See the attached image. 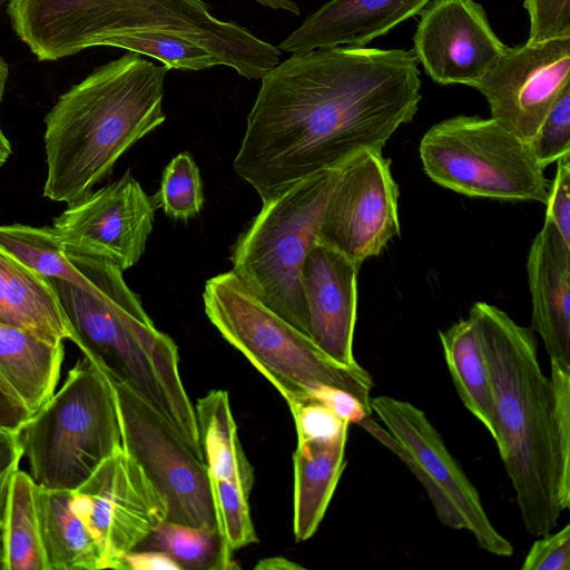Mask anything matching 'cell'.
I'll list each match as a JSON object with an SVG mask.
<instances>
[{
	"instance_id": "cell-13",
	"label": "cell",
	"mask_w": 570,
	"mask_h": 570,
	"mask_svg": "<svg viewBox=\"0 0 570 570\" xmlns=\"http://www.w3.org/2000/svg\"><path fill=\"white\" fill-rule=\"evenodd\" d=\"M72 504L102 546L109 569H126L124 557L167 519L161 495L124 449L72 491Z\"/></svg>"
},
{
	"instance_id": "cell-35",
	"label": "cell",
	"mask_w": 570,
	"mask_h": 570,
	"mask_svg": "<svg viewBox=\"0 0 570 570\" xmlns=\"http://www.w3.org/2000/svg\"><path fill=\"white\" fill-rule=\"evenodd\" d=\"M570 151L557 160L556 176L550 183L546 218L570 246Z\"/></svg>"
},
{
	"instance_id": "cell-18",
	"label": "cell",
	"mask_w": 570,
	"mask_h": 570,
	"mask_svg": "<svg viewBox=\"0 0 570 570\" xmlns=\"http://www.w3.org/2000/svg\"><path fill=\"white\" fill-rule=\"evenodd\" d=\"M531 294V330L544 343L550 360L570 364V246L544 219L527 258Z\"/></svg>"
},
{
	"instance_id": "cell-23",
	"label": "cell",
	"mask_w": 570,
	"mask_h": 570,
	"mask_svg": "<svg viewBox=\"0 0 570 570\" xmlns=\"http://www.w3.org/2000/svg\"><path fill=\"white\" fill-rule=\"evenodd\" d=\"M63 355V342L0 323V375L32 414L55 394Z\"/></svg>"
},
{
	"instance_id": "cell-3",
	"label": "cell",
	"mask_w": 570,
	"mask_h": 570,
	"mask_svg": "<svg viewBox=\"0 0 570 570\" xmlns=\"http://www.w3.org/2000/svg\"><path fill=\"white\" fill-rule=\"evenodd\" d=\"M168 70L131 52L59 97L45 118L43 196L68 206L83 200L134 144L165 121Z\"/></svg>"
},
{
	"instance_id": "cell-33",
	"label": "cell",
	"mask_w": 570,
	"mask_h": 570,
	"mask_svg": "<svg viewBox=\"0 0 570 570\" xmlns=\"http://www.w3.org/2000/svg\"><path fill=\"white\" fill-rule=\"evenodd\" d=\"M530 17L527 42L570 38V0H524Z\"/></svg>"
},
{
	"instance_id": "cell-10",
	"label": "cell",
	"mask_w": 570,
	"mask_h": 570,
	"mask_svg": "<svg viewBox=\"0 0 570 570\" xmlns=\"http://www.w3.org/2000/svg\"><path fill=\"white\" fill-rule=\"evenodd\" d=\"M370 406L385 429L372 416L360 425L412 471L440 522L469 531L490 554L511 557L513 546L491 522L478 490L425 413L409 401L389 395L371 397Z\"/></svg>"
},
{
	"instance_id": "cell-36",
	"label": "cell",
	"mask_w": 570,
	"mask_h": 570,
	"mask_svg": "<svg viewBox=\"0 0 570 570\" xmlns=\"http://www.w3.org/2000/svg\"><path fill=\"white\" fill-rule=\"evenodd\" d=\"M19 432L0 426V521L3 523L12 476L22 456Z\"/></svg>"
},
{
	"instance_id": "cell-42",
	"label": "cell",
	"mask_w": 570,
	"mask_h": 570,
	"mask_svg": "<svg viewBox=\"0 0 570 570\" xmlns=\"http://www.w3.org/2000/svg\"><path fill=\"white\" fill-rule=\"evenodd\" d=\"M11 145L8 138L3 135L2 130L0 129V167L8 160V158L11 156Z\"/></svg>"
},
{
	"instance_id": "cell-20",
	"label": "cell",
	"mask_w": 570,
	"mask_h": 570,
	"mask_svg": "<svg viewBox=\"0 0 570 570\" xmlns=\"http://www.w3.org/2000/svg\"><path fill=\"white\" fill-rule=\"evenodd\" d=\"M348 428L334 438L297 441L293 455V531L302 542L318 529L345 468Z\"/></svg>"
},
{
	"instance_id": "cell-27",
	"label": "cell",
	"mask_w": 570,
	"mask_h": 570,
	"mask_svg": "<svg viewBox=\"0 0 570 570\" xmlns=\"http://www.w3.org/2000/svg\"><path fill=\"white\" fill-rule=\"evenodd\" d=\"M210 485L222 539V569H230L235 567L234 551L257 542L248 505L249 493L229 480L210 478Z\"/></svg>"
},
{
	"instance_id": "cell-26",
	"label": "cell",
	"mask_w": 570,
	"mask_h": 570,
	"mask_svg": "<svg viewBox=\"0 0 570 570\" xmlns=\"http://www.w3.org/2000/svg\"><path fill=\"white\" fill-rule=\"evenodd\" d=\"M36 482L24 471L12 476L3 518L6 570H47L36 504Z\"/></svg>"
},
{
	"instance_id": "cell-41",
	"label": "cell",
	"mask_w": 570,
	"mask_h": 570,
	"mask_svg": "<svg viewBox=\"0 0 570 570\" xmlns=\"http://www.w3.org/2000/svg\"><path fill=\"white\" fill-rule=\"evenodd\" d=\"M264 6L271 7L273 9H284L291 11L295 14L299 13V9L295 2L291 0H255Z\"/></svg>"
},
{
	"instance_id": "cell-32",
	"label": "cell",
	"mask_w": 570,
	"mask_h": 570,
	"mask_svg": "<svg viewBox=\"0 0 570 570\" xmlns=\"http://www.w3.org/2000/svg\"><path fill=\"white\" fill-rule=\"evenodd\" d=\"M287 404L294 419L297 441L334 438L350 426L346 420L313 397Z\"/></svg>"
},
{
	"instance_id": "cell-28",
	"label": "cell",
	"mask_w": 570,
	"mask_h": 570,
	"mask_svg": "<svg viewBox=\"0 0 570 570\" xmlns=\"http://www.w3.org/2000/svg\"><path fill=\"white\" fill-rule=\"evenodd\" d=\"M149 538L181 568L223 570L222 539L216 529L165 520Z\"/></svg>"
},
{
	"instance_id": "cell-40",
	"label": "cell",
	"mask_w": 570,
	"mask_h": 570,
	"mask_svg": "<svg viewBox=\"0 0 570 570\" xmlns=\"http://www.w3.org/2000/svg\"><path fill=\"white\" fill-rule=\"evenodd\" d=\"M255 569L261 570H293V569H303L302 566L286 559L283 557H271L261 560Z\"/></svg>"
},
{
	"instance_id": "cell-14",
	"label": "cell",
	"mask_w": 570,
	"mask_h": 570,
	"mask_svg": "<svg viewBox=\"0 0 570 570\" xmlns=\"http://www.w3.org/2000/svg\"><path fill=\"white\" fill-rule=\"evenodd\" d=\"M570 83V38L507 49L473 86L491 117L530 142L563 88Z\"/></svg>"
},
{
	"instance_id": "cell-45",
	"label": "cell",
	"mask_w": 570,
	"mask_h": 570,
	"mask_svg": "<svg viewBox=\"0 0 570 570\" xmlns=\"http://www.w3.org/2000/svg\"><path fill=\"white\" fill-rule=\"evenodd\" d=\"M7 0H0V8L6 3Z\"/></svg>"
},
{
	"instance_id": "cell-29",
	"label": "cell",
	"mask_w": 570,
	"mask_h": 570,
	"mask_svg": "<svg viewBox=\"0 0 570 570\" xmlns=\"http://www.w3.org/2000/svg\"><path fill=\"white\" fill-rule=\"evenodd\" d=\"M106 46L155 58L168 69L198 71L222 65L220 59L205 47L187 38L170 33H134L114 38Z\"/></svg>"
},
{
	"instance_id": "cell-21",
	"label": "cell",
	"mask_w": 570,
	"mask_h": 570,
	"mask_svg": "<svg viewBox=\"0 0 570 570\" xmlns=\"http://www.w3.org/2000/svg\"><path fill=\"white\" fill-rule=\"evenodd\" d=\"M0 323L51 342L71 341V332L50 279L0 247Z\"/></svg>"
},
{
	"instance_id": "cell-2",
	"label": "cell",
	"mask_w": 570,
	"mask_h": 570,
	"mask_svg": "<svg viewBox=\"0 0 570 570\" xmlns=\"http://www.w3.org/2000/svg\"><path fill=\"white\" fill-rule=\"evenodd\" d=\"M474 320L494 397L499 455L527 532H552L570 505V364L546 375L533 331L505 312L474 303Z\"/></svg>"
},
{
	"instance_id": "cell-30",
	"label": "cell",
	"mask_w": 570,
	"mask_h": 570,
	"mask_svg": "<svg viewBox=\"0 0 570 570\" xmlns=\"http://www.w3.org/2000/svg\"><path fill=\"white\" fill-rule=\"evenodd\" d=\"M156 207L176 219L197 215L204 203L199 169L189 153L174 157L164 170L160 188L153 197Z\"/></svg>"
},
{
	"instance_id": "cell-17",
	"label": "cell",
	"mask_w": 570,
	"mask_h": 570,
	"mask_svg": "<svg viewBox=\"0 0 570 570\" xmlns=\"http://www.w3.org/2000/svg\"><path fill=\"white\" fill-rule=\"evenodd\" d=\"M358 267L337 250L316 242L301 274L308 337L345 366L358 364L353 354Z\"/></svg>"
},
{
	"instance_id": "cell-44",
	"label": "cell",
	"mask_w": 570,
	"mask_h": 570,
	"mask_svg": "<svg viewBox=\"0 0 570 570\" xmlns=\"http://www.w3.org/2000/svg\"><path fill=\"white\" fill-rule=\"evenodd\" d=\"M0 570H6L3 548V523L0 521Z\"/></svg>"
},
{
	"instance_id": "cell-19",
	"label": "cell",
	"mask_w": 570,
	"mask_h": 570,
	"mask_svg": "<svg viewBox=\"0 0 570 570\" xmlns=\"http://www.w3.org/2000/svg\"><path fill=\"white\" fill-rule=\"evenodd\" d=\"M430 0H331L311 14L278 47L291 53L362 47L419 14Z\"/></svg>"
},
{
	"instance_id": "cell-1",
	"label": "cell",
	"mask_w": 570,
	"mask_h": 570,
	"mask_svg": "<svg viewBox=\"0 0 570 570\" xmlns=\"http://www.w3.org/2000/svg\"><path fill=\"white\" fill-rule=\"evenodd\" d=\"M261 79L234 169L263 202L363 150H382L421 100L417 60L402 49L292 53Z\"/></svg>"
},
{
	"instance_id": "cell-8",
	"label": "cell",
	"mask_w": 570,
	"mask_h": 570,
	"mask_svg": "<svg viewBox=\"0 0 570 570\" xmlns=\"http://www.w3.org/2000/svg\"><path fill=\"white\" fill-rule=\"evenodd\" d=\"M336 169L306 177L265 199L230 256L233 272L247 288L307 336L301 274L307 253L317 242Z\"/></svg>"
},
{
	"instance_id": "cell-24",
	"label": "cell",
	"mask_w": 570,
	"mask_h": 570,
	"mask_svg": "<svg viewBox=\"0 0 570 570\" xmlns=\"http://www.w3.org/2000/svg\"><path fill=\"white\" fill-rule=\"evenodd\" d=\"M446 366L466 410L498 436L494 397L479 331L469 315L439 332Z\"/></svg>"
},
{
	"instance_id": "cell-5",
	"label": "cell",
	"mask_w": 570,
	"mask_h": 570,
	"mask_svg": "<svg viewBox=\"0 0 570 570\" xmlns=\"http://www.w3.org/2000/svg\"><path fill=\"white\" fill-rule=\"evenodd\" d=\"M7 13L39 61L141 32L184 37L223 57L237 36V26L212 16L202 0H9Z\"/></svg>"
},
{
	"instance_id": "cell-11",
	"label": "cell",
	"mask_w": 570,
	"mask_h": 570,
	"mask_svg": "<svg viewBox=\"0 0 570 570\" xmlns=\"http://www.w3.org/2000/svg\"><path fill=\"white\" fill-rule=\"evenodd\" d=\"M110 384L122 449L141 466L161 495L167 508L166 520L218 530L205 461L197 458L171 426L127 387L116 382Z\"/></svg>"
},
{
	"instance_id": "cell-6",
	"label": "cell",
	"mask_w": 570,
	"mask_h": 570,
	"mask_svg": "<svg viewBox=\"0 0 570 570\" xmlns=\"http://www.w3.org/2000/svg\"><path fill=\"white\" fill-rule=\"evenodd\" d=\"M203 299L212 324L287 403L308 399L312 390L326 385L351 393L371 411L370 373L360 364L345 366L332 360L259 301L233 271L206 281Z\"/></svg>"
},
{
	"instance_id": "cell-15",
	"label": "cell",
	"mask_w": 570,
	"mask_h": 570,
	"mask_svg": "<svg viewBox=\"0 0 570 570\" xmlns=\"http://www.w3.org/2000/svg\"><path fill=\"white\" fill-rule=\"evenodd\" d=\"M419 14L414 56L440 85L473 87L508 49L473 0H433Z\"/></svg>"
},
{
	"instance_id": "cell-16",
	"label": "cell",
	"mask_w": 570,
	"mask_h": 570,
	"mask_svg": "<svg viewBox=\"0 0 570 570\" xmlns=\"http://www.w3.org/2000/svg\"><path fill=\"white\" fill-rule=\"evenodd\" d=\"M156 208L153 197L127 171L83 200L69 205L55 218L53 227L124 272L142 256Z\"/></svg>"
},
{
	"instance_id": "cell-37",
	"label": "cell",
	"mask_w": 570,
	"mask_h": 570,
	"mask_svg": "<svg viewBox=\"0 0 570 570\" xmlns=\"http://www.w3.org/2000/svg\"><path fill=\"white\" fill-rule=\"evenodd\" d=\"M309 396L324 404L350 424H360L365 417L372 415V412L360 400L341 389L322 385L312 390Z\"/></svg>"
},
{
	"instance_id": "cell-43",
	"label": "cell",
	"mask_w": 570,
	"mask_h": 570,
	"mask_svg": "<svg viewBox=\"0 0 570 570\" xmlns=\"http://www.w3.org/2000/svg\"><path fill=\"white\" fill-rule=\"evenodd\" d=\"M9 77V66L0 56V102L2 101L6 83Z\"/></svg>"
},
{
	"instance_id": "cell-25",
	"label": "cell",
	"mask_w": 570,
	"mask_h": 570,
	"mask_svg": "<svg viewBox=\"0 0 570 570\" xmlns=\"http://www.w3.org/2000/svg\"><path fill=\"white\" fill-rule=\"evenodd\" d=\"M195 413L209 476L236 482L250 493L254 469L240 445L228 393L208 392L197 401Z\"/></svg>"
},
{
	"instance_id": "cell-39",
	"label": "cell",
	"mask_w": 570,
	"mask_h": 570,
	"mask_svg": "<svg viewBox=\"0 0 570 570\" xmlns=\"http://www.w3.org/2000/svg\"><path fill=\"white\" fill-rule=\"evenodd\" d=\"M126 569L132 570H180L177 561L163 551L136 552L124 557Z\"/></svg>"
},
{
	"instance_id": "cell-4",
	"label": "cell",
	"mask_w": 570,
	"mask_h": 570,
	"mask_svg": "<svg viewBox=\"0 0 570 570\" xmlns=\"http://www.w3.org/2000/svg\"><path fill=\"white\" fill-rule=\"evenodd\" d=\"M71 341L110 381L127 387L204 461L198 424L179 371L175 342L156 328L122 274L92 292L49 278Z\"/></svg>"
},
{
	"instance_id": "cell-7",
	"label": "cell",
	"mask_w": 570,
	"mask_h": 570,
	"mask_svg": "<svg viewBox=\"0 0 570 570\" xmlns=\"http://www.w3.org/2000/svg\"><path fill=\"white\" fill-rule=\"evenodd\" d=\"M37 485L77 490L122 449L110 382L87 357L68 371L59 391L19 431Z\"/></svg>"
},
{
	"instance_id": "cell-31",
	"label": "cell",
	"mask_w": 570,
	"mask_h": 570,
	"mask_svg": "<svg viewBox=\"0 0 570 570\" xmlns=\"http://www.w3.org/2000/svg\"><path fill=\"white\" fill-rule=\"evenodd\" d=\"M529 145L543 168L570 151V83L558 96Z\"/></svg>"
},
{
	"instance_id": "cell-12",
	"label": "cell",
	"mask_w": 570,
	"mask_h": 570,
	"mask_svg": "<svg viewBox=\"0 0 570 570\" xmlns=\"http://www.w3.org/2000/svg\"><path fill=\"white\" fill-rule=\"evenodd\" d=\"M400 234L399 188L382 150H363L336 169L317 242L357 264Z\"/></svg>"
},
{
	"instance_id": "cell-34",
	"label": "cell",
	"mask_w": 570,
	"mask_h": 570,
	"mask_svg": "<svg viewBox=\"0 0 570 570\" xmlns=\"http://www.w3.org/2000/svg\"><path fill=\"white\" fill-rule=\"evenodd\" d=\"M521 570H570V524L539 537L524 557Z\"/></svg>"
},
{
	"instance_id": "cell-38",
	"label": "cell",
	"mask_w": 570,
	"mask_h": 570,
	"mask_svg": "<svg viewBox=\"0 0 570 570\" xmlns=\"http://www.w3.org/2000/svg\"><path fill=\"white\" fill-rule=\"evenodd\" d=\"M31 415L29 409L0 375V426L19 432Z\"/></svg>"
},
{
	"instance_id": "cell-9",
	"label": "cell",
	"mask_w": 570,
	"mask_h": 570,
	"mask_svg": "<svg viewBox=\"0 0 570 570\" xmlns=\"http://www.w3.org/2000/svg\"><path fill=\"white\" fill-rule=\"evenodd\" d=\"M419 151L426 175L455 193L547 204L550 181L529 142L492 117L460 115L435 124Z\"/></svg>"
},
{
	"instance_id": "cell-22",
	"label": "cell",
	"mask_w": 570,
	"mask_h": 570,
	"mask_svg": "<svg viewBox=\"0 0 570 570\" xmlns=\"http://www.w3.org/2000/svg\"><path fill=\"white\" fill-rule=\"evenodd\" d=\"M47 570L109 569L106 552L72 504V491L36 487Z\"/></svg>"
}]
</instances>
